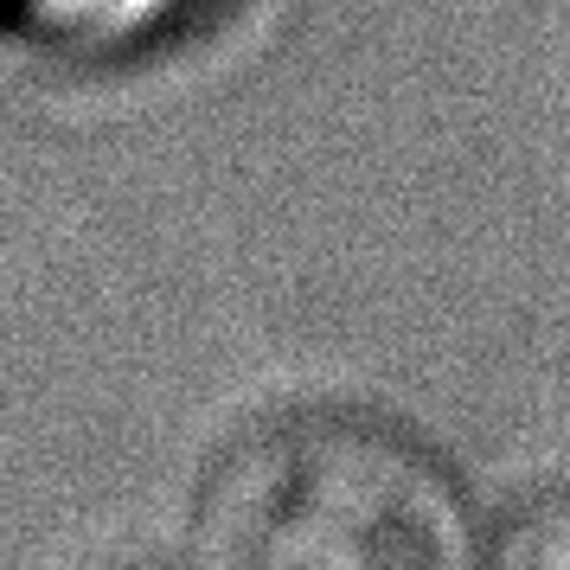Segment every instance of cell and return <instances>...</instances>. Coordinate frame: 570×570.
I'll return each instance as SVG.
<instances>
[{
	"label": "cell",
	"instance_id": "1",
	"mask_svg": "<svg viewBox=\"0 0 570 570\" xmlns=\"http://www.w3.org/2000/svg\"><path fill=\"white\" fill-rule=\"evenodd\" d=\"M193 558L225 570H442L474 558L449 468L372 416H283L193 500Z\"/></svg>",
	"mask_w": 570,
	"mask_h": 570
},
{
	"label": "cell",
	"instance_id": "2",
	"mask_svg": "<svg viewBox=\"0 0 570 570\" xmlns=\"http://www.w3.org/2000/svg\"><path fill=\"white\" fill-rule=\"evenodd\" d=\"M488 558L513 570H570V493H544L519 507L488 539Z\"/></svg>",
	"mask_w": 570,
	"mask_h": 570
},
{
	"label": "cell",
	"instance_id": "3",
	"mask_svg": "<svg viewBox=\"0 0 570 570\" xmlns=\"http://www.w3.org/2000/svg\"><path fill=\"white\" fill-rule=\"evenodd\" d=\"M27 7L71 39H141V32H160L193 0H27Z\"/></svg>",
	"mask_w": 570,
	"mask_h": 570
}]
</instances>
